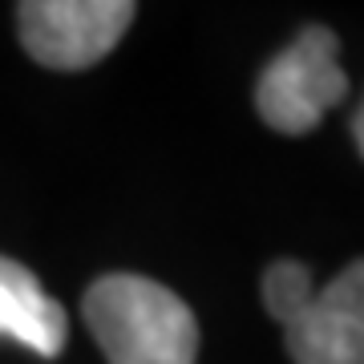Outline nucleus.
Listing matches in <instances>:
<instances>
[{"label":"nucleus","instance_id":"obj_8","mask_svg":"<svg viewBox=\"0 0 364 364\" xmlns=\"http://www.w3.org/2000/svg\"><path fill=\"white\" fill-rule=\"evenodd\" d=\"M352 138H356V150H360V158H364V97H360V105H356V114H352Z\"/></svg>","mask_w":364,"mask_h":364},{"label":"nucleus","instance_id":"obj_5","mask_svg":"<svg viewBox=\"0 0 364 364\" xmlns=\"http://www.w3.org/2000/svg\"><path fill=\"white\" fill-rule=\"evenodd\" d=\"M284 344L296 364H364V320L316 287L312 304L284 324Z\"/></svg>","mask_w":364,"mask_h":364},{"label":"nucleus","instance_id":"obj_6","mask_svg":"<svg viewBox=\"0 0 364 364\" xmlns=\"http://www.w3.org/2000/svg\"><path fill=\"white\" fill-rule=\"evenodd\" d=\"M316 296L312 272L296 259H275L267 272H263V304L267 312L279 320V324H291Z\"/></svg>","mask_w":364,"mask_h":364},{"label":"nucleus","instance_id":"obj_4","mask_svg":"<svg viewBox=\"0 0 364 364\" xmlns=\"http://www.w3.org/2000/svg\"><path fill=\"white\" fill-rule=\"evenodd\" d=\"M0 336L33 348L37 356H61L69 340L65 308L41 287V279L25 263L0 255Z\"/></svg>","mask_w":364,"mask_h":364},{"label":"nucleus","instance_id":"obj_7","mask_svg":"<svg viewBox=\"0 0 364 364\" xmlns=\"http://www.w3.org/2000/svg\"><path fill=\"white\" fill-rule=\"evenodd\" d=\"M324 291L332 299H340L352 316H360V320H364V259L348 263L340 275H332V279L324 284Z\"/></svg>","mask_w":364,"mask_h":364},{"label":"nucleus","instance_id":"obj_2","mask_svg":"<svg viewBox=\"0 0 364 364\" xmlns=\"http://www.w3.org/2000/svg\"><path fill=\"white\" fill-rule=\"evenodd\" d=\"M344 97L348 73L340 69V37L324 25H308L255 81V109L279 134L316 130L320 117Z\"/></svg>","mask_w":364,"mask_h":364},{"label":"nucleus","instance_id":"obj_3","mask_svg":"<svg viewBox=\"0 0 364 364\" xmlns=\"http://www.w3.org/2000/svg\"><path fill=\"white\" fill-rule=\"evenodd\" d=\"M134 16V0H25L16 9V28L37 65L73 73L105 61Z\"/></svg>","mask_w":364,"mask_h":364},{"label":"nucleus","instance_id":"obj_1","mask_svg":"<svg viewBox=\"0 0 364 364\" xmlns=\"http://www.w3.org/2000/svg\"><path fill=\"white\" fill-rule=\"evenodd\" d=\"M81 312L109 364H195L198 320L158 279L130 272L90 284Z\"/></svg>","mask_w":364,"mask_h":364}]
</instances>
